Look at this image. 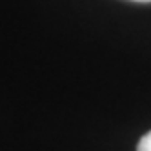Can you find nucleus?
<instances>
[{"label":"nucleus","mask_w":151,"mask_h":151,"mask_svg":"<svg viewBox=\"0 0 151 151\" xmlns=\"http://www.w3.org/2000/svg\"><path fill=\"white\" fill-rule=\"evenodd\" d=\"M137 151H151V131H147L137 146Z\"/></svg>","instance_id":"f257e3e1"},{"label":"nucleus","mask_w":151,"mask_h":151,"mask_svg":"<svg viewBox=\"0 0 151 151\" xmlns=\"http://www.w3.org/2000/svg\"><path fill=\"white\" fill-rule=\"evenodd\" d=\"M133 2H140V4H147V2H151V0H133Z\"/></svg>","instance_id":"f03ea898"}]
</instances>
